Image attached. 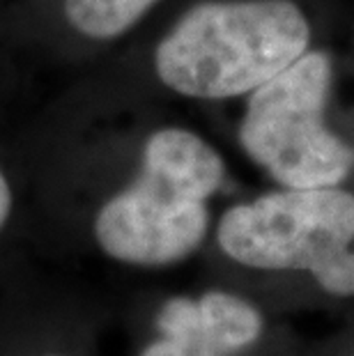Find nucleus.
Wrapping results in <instances>:
<instances>
[{"instance_id": "nucleus-5", "label": "nucleus", "mask_w": 354, "mask_h": 356, "mask_svg": "<svg viewBox=\"0 0 354 356\" xmlns=\"http://www.w3.org/2000/svg\"><path fill=\"white\" fill-rule=\"evenodd\" d=\"M202 336L212 350L223 356L244 350L262 333V317L237 294L209 290L198 299Z\"/></svg>"}, {"instance_id": "nucleus-4", "label": "nucleus", "mask_w": 354, "mask_h": 356, "mask_svg": "<svg viewBox=\"0 0 354 356\" xmlns=\"http://www.w3.org/2000/svg\"><path fill=\"white\" fill-rule=\"evenodd\" d=\"M334 56L308 49L246 97L239 147L278 186H341L354 172V145L327 124Z\"/></svg>"}, {"instance_id": "nucleus-2", "label": "nucleus", "mask_w": 354, "mask_h": 356, "mask_svg": "<svg viewBox=\"0 0 354 356\" xmlns=\"http://www.w3.org/2000/svg\"><path fill=\"white\" fill-rule=\"evenodd\" d=\"M223 179L225 163L212 143L184 127L156 129L143 145L138 177L97 211V244L136 267L184 260L205 239L207 200Z\"/></svg>"}, {"instance_id": "nucleus-3", "label": "nucleus", "mask_w": 354, "mask_h": 356, "mask_svg": "<svg viewBox=\"0 0 354 356\" xmlns=\"http://www.w3.org/2000/svg\"><path fill=\"white\" fill-rule=\"evenodd\" d=\"M221 251L244 267L308 271L325 292L354 297V193L288 188L232 204L218 221Z\"/></svg>"}, {"instance_id": "nucleus-7", "label": "nucleus", "mask_w": 354, "mask_h": 356, "mask_svg": "<svg viewBox=\"0 0 354 356\" xmlns=\"http://www.w3.org/2000/svg\"><path fill=\"white\" fill-rule=\"evenodd\" d=\"M140 356H200V354H195L191 350H186V347L177 345L175 340L161 338V340H156V343L147 345Z\"/></svg>"}, {"instance_id": "nucleus-8", "label": "nucleus", "mask_w": 354, "mask_h": 356, "mask_svg": "<svg viewBox=\"0 0 354 356\" xmlns=\"http://www.w3.org/2000/svg\"><path fill=\"white\" fill-rule=\"evenodd\" d=\"M12 204H14V198H12L10 181H7L5 172L0 170V230L5 228L7 218H10V214H12Z\"/></svg>"}, {"instance_id": "nucleus-6", "label": "nucleus", "mask_w": 354, "mask_h": 356, "mask_svg": "<svg viewBox=\"0 0 354 356\" xmlns=\"http://www.w3.org/2000/svg\"><path fill=\"white\" fill-rule=\"evenodd\" d=\"M161 0H65V19L81 37L113 42L147 17Z\"/></svg>"}, {"instance_id": "nucleus-1", "label": "nucleus", "mask_w": 354, "mask_h": 356, "mask_svg": "<svg viewBox=\"0 0 354 356\" xmlns=\"http://www.w3.org/2000/svg\"><path fill=\"white\" fill-rule=\"evenodd\" d=\"M313 49V21L297 0H202L154 49V74L195 102L248 97Z\"/></svg>"}]
</instances>
